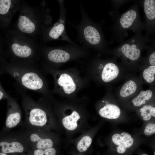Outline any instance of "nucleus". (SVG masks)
Segmentation results:
<instances>
[{
    "mask_svg": "<svg viewBox=\"0 0 155 155\" xmlns=\"http://www.w3.org/2000/svg\"><path fill=\"white\" fill-rule=\"evenodd\" d=\"M119 108L115 105L107 104L101 108L99 111L102 117L110 119H115L119 118L120 115Z\"/></svg>",
    "mask_w": 155,
    "mask_h": 155,
    "instance_id": "obj_11",
    "label": "nucleus"
},
{
    "mask_svg": "<svg viewBox=\"0 0 155 155\" xmlns=\"http://www.w3.org/2000/svg\"><path fill=\"white\" fill-rule=\"evenodd\" d=\"M7 71L23 88L47 94L43 77L35 65L30 63H13L7 67Z\"/></svg>",
    "mask_w": 155,
    "mask_h": 155,
    "instance_id": "obj_1",
    "label": "nucleus"
},
{
    "mask_svg": "<svg viewBox=\"0 0 155 155\" xmlns=\"http://www.w3.org/2000/svg\"><path fill=\"white\" fill-rule=\"evenodd\" d=\"M119 73V69L115 64L109 63L104 66L102 74V79L104 82H109L116 78Z\"/></svg>",
    "mask_w": 155,
    "mask_h": 155,
    "instance_id": "obj_10",
    "label": "nucleus"
},
{
    "mask_svg": "<svg viewBox=\"0 0 155 155\" xmlns=\"http://www.w3.org/2000/svg\"><path fill=\"white\" fill-rule=\"evenodd\" d=\"M149 61L150 64L152 66L155 65V52H154L150 55L149 58Z\"/></svg>",
    "mask_w": 155,
    "mask_h": 155,
    "instance_id": "obj_24",
    "label": "nucleus"
},
{
    "mask_svg": "<svg viewBox=\"0 0 155 155\" xmlns=\"http://www.w3.org/2000/svg\"><path fill=\"white\" fill-rule=\"evenodd\" d=\"M18 26L21 31L25 33H32L35 29L34 23L25 16H21L19 17Z\"/></svg>",
    "mask_w": 155,
    "mask_h": 155,
    "instance_id": "obj_12",
    "label": "nucleus"
},
{
    "mask_svg": "<svg viewBox=\"0 0 155 155\" xmlns=\"http://www.w3.org/2000/svg\"><path fill=\"white\" fill-rule=\"evenodd\" d=\"M11 5L10 0H0V14H5L9 10Z\"/></svg>",
    "mask_w": 155,
    "mask_h": 155,
    "instance_id": "obj_22",
    "label": "nucleus"
},
{
    "mask_svg": "<svg viewBox=\"0 0 155 155\" xmlns=\"http://www.w3.org/2000/svg\"><path fill=\"white\" fill-rule=\"evenodd\" d=\"M152 95V92L151 90L142 91L132 101L135 106H140L145 104L146 100L150 99Z\"/></svg>",
    "mask_w": 155,
    "mask_h": 155,
    "instance_id": "obj_16",
    "label": "nucleus"
},
{
    "mask_svg": "<svg viewBox=\"0 0 155 155\" xmlns=\"http://www.w3.org/2000/svg\"><path fill=\"white\" fill-rule=\"evenodd\" d=\"M5 138L0 141L1 152L8 154H26L30 145L24 131H7Z\"/></svg>",
    "mask_w": 155,
    "mask_h": 155,
    "instance_id": "obj_2",
    "label": "nucleus"
},
{
    "mask_svg": "<svg viewBox=\"0 0 155 155\" xmlns=\"http://www.w3.org/2000/svg\"><path fill=\"white\" fill-rule=\"evenodd\" d=\"M112 140L115 144L118 146L116 150L119 154L125 153L127 149L132 145L134 142L131 135L125 132L120 135L119 133L114 134L112 137Z\"/></svg>",
    "mask_w": 155,
    "mask_h": 155,
    "instance_id": "obj_7",
    "label": "nucleus"
},
{
    "mask_svg": "<svg viewBox=\"0 0 155 155\" xmlns=\"http://www.w3.org/2000/svg\"><path fill=\"white\" fill-rule=\"evenodd\" d=\"M13 154H8L0 152V155H11Z\"/></svg>",
    "mask_w": 155,
    "mask_h": 155,
    "instance_id": "obj_26",
    "label": "nucleus"
},
{
    "mask_svg": "<svg viewBox=\"0 0 155 155\" xmlns=\"http://www.w3.org/2000/svg\"><path fill=\"white\" fill-rule=\"evenodd\" d=\"M137 88L136 84L133 81L129 80L125 83L122 87L120 94L123 97H127L134 93Z\"/></svg>",
    "mask_w": 155,
    "mask_h": 155,
    "instance_id": "obj_17",
    "label": "nucleus"
},
{
    "mask_svg": "<svg viewBox=\"0 0 155 155\" xmlns=\"http://www.w3.org/2000/svg\"><path fill=\"white\" fill-rule=\"evenodd\" d=\"M136 47V46L135 44L130 46L128 44H125L122 47V52L128 58L135 61L139 59L140 54V51Z\"/></svg>",
    "mask_w": 155,
    "mask_h": 155,
    "instance_id": "obj_13",
    "label": "nucleus"
},
{
    "mask_svg": "<svg viewBox=\"0 0 155 155\" xmlns=\"http://www.w3.org/2000/svg\"><path fill=\"white\" fill-rule=\"evenodd\" d=\"M142 155H148V154H142Z\"/></svg>",
    "mask_w": 155,
    "mask_h": 155,
    "instance_id": "obj_27",
    "label": "nucleus"
},
{
    "mask_svg": "<svg viewBox=\"0 0 155 155\" xmlns=\"http://www.w3.org/2000/svg\"><path fill=\"white\" fill-rule=\"evenodd\" d=\"M57 83L62 87L66 94H69L74 92L76 89V85L71 77L69 74L64 73L61 75L57 80Z\"/></svg>",
    "mask_w": 155,
    "mask_h": 155,
    "instance_id": "obj_9",
    "label": "nucleus"
},
{
    "mask_svg": "<svg viewBox=\"0 0 155 155\" xmlns=\"http://www.w3.org/2000/svg\"><path fill=\"white\" fill-rule=\"evenodd\" d=\"M5 96L9 98L10 96L5 94L4 92L1 90H0V100L4 98Z\"/></svg>",
    "mask_w": 155,
    "mask_h": 155,
    "instance_id": "obj_25",
    "label": "nucleus"
},
{
    "mask_svg": "<svg viewBox=\"0 0 155 155\" xmlns=\"http://www.w3.org/2000/svg\"><path fill=\"white\" fill-rule=\"evenodd\" d=\"M46 57L48 61L54 64L65 63L74 58L85 55V49L77 44L68 43L63 46L49 49L46 51Z\"/></svg>",
    "mask_w": 155,
    "mask_h": 155,
    "instance_id": "obj_3",
    "label": "nucleus"
},
{
    "mask_svg": "<svg viewBox=\"0 0 155 155\" xmlns=\"http://www.w3.org/2000/svg\"><path fill=\"white\" fill-rule=\"evenodd\" d=\"M145 13L147 18L150 20L155 18V1L145 0L144 4Z\"/></svg>",
    "mask_w": 155,
    "mask_h": 155,
    "instance_id": "obj_18",
    "label": "nucleus"
},
{
    "mask_svg": "<svg viewBox=\"0 0 155 155\" xmlns=\"http://www.w3.org/2000/svg\"><path fill=\"white\" fill-rule=\"evenodd\" d=\"M132 41H133V42H134V40H132Z\"/></svg>",
    "mask_w": 155,
    "mask_h": 155,
    "instance_id": "obj_28",
    "label": "nucleus"
},
{
    "mask_svg": "<svg viewBox=\"0 0 155 155\" xmlns=\"http://www.w3.org/2000/svg\"><path fill=\"white\" fill-rule=\"evenodd\" d=\"M144 134L147 135H150L155 133V124L149 123L146 126L144 131Z\"/></svg>",
    "mask_w": 155,
    "mask_h": 155,
    "instance_id": "obj_23",
    "label": "nucleus"
},
{
    "mask_svg": "<svg viewBox=\"0 0 155 155\" xmlns=\"http://www.w3.org/2000/svg\"><path fill=\"white\" fill-rule=\"evenodd\" d=\"M8 99V111L5 122L7 131L21 123L22 115L21 108L16 99L10 96Z\"/></svg>",
    "mask_w": 155,
    "mask_h": 155,
    "instance_id": "obj_6",
    "label": "nucleus"
},
{
    "mask_svg": "<svg viewBox=\"0 0 155 155\" xmlns=\"http://www.w3.org/2000/svg\"><path fill=\"white\" fill-rule=\"evenodd\" d=\"M141 115L145 121L150 120L152 116L155 117V108L151 105H146L140 109Z\"/></svg>",
    "mask_w": 155,
    "mask_h": 155,
    "instance_id": "obj_19",
    "label": "nucleus"
},
{
    "mask_svg": "<svg viewBox=\"0 0 155 155\" xmlns=\"http://www.w3.org/2000/svg\"><path fill=\"white\" fill-rule=\"evenodd\" d=\"M92 141V139L90 136H84L77 144V148L78 150L80 152L86 151L91 145Z\"/></svg>",
    "mask_w": 155,
    "mask_h": 155,
    "instance_id": "obj_20",
    "label": "nucleus"
},
{
    "mask_svg": "<svg viewBox=\"0 0 155 155\" xmlns=\"http://www.w3.org/2000/svg\"><path fill=\"white\" fill-rule=\"evenodd\" d=\"M80 118V116L78 112L74 111L70 115L63 118L62 120L63 125L68 130H74L77 127V121Z\"/></svg>",
    "mask_w": 155,
    "mask_h": 155,
    "instance_id": "obj_14",
    "label": "nucleus"
},
{
    "mask_svg": "<svg viewBox=\"0 0 155 155\" xmlns=\"http://www.w3.org/2000/svg\"><path fill=\"white\" fill-rule=\"evenodd\" d=\"M29 141L30 150H44L53 148L54 143L50 138L44 136L41 129L22 127Z\"/></svg>",
    "mask_w": 155,
    "mask_h": 155,
    "instance_id": "obj_5",
    "label": "nucleus"
},
{
    "mask_svg": "<svg viewBox=\"0 0 155 155\" xmlns=\"http://www.w3.org/2000/svg\"><path fill=\"white\" fill-rule=\"evenodd\" d=\"M155 66H151L145 69L143 72L144 78L149 83L152 82L155 79Z\"/></svg>",
    "mask_w": 155,
    "mask_h": 155,
    "instance_id": "obj_21",
    "label": "nucleus"
},
{
    "mask_svg": "<svg viewBox=\"0 0 155 155\" xmlns=\"http://www.w3.org/2000/svg\"><path fill=\"white\" fill-rule=\"evenodd\" d=\"M136 13L134 10H130L121 17L120 23L122 26L124 28H127L131 26L136 17Z\"/></svg>",
    "mask_w": 155,
    "mask_h": 155,
    "instance_id": "obj_15",
    "label": "nucleus"
},
{
    "mask_svg": "<svg viewBox=\"0 0 155 155\" xmlns=\"http://www.w3.org/2000/svg\"><path fill=\"white\" fill-rule=\"evenodd\" d=\"M11 49L12 54L20 59H30L34 55L32 49L26 45H21L17 43H14L11 45Z\"/></svg>",
    "mask_w": 155,
    "mask_h": 155,
    "instance_id": "obj_8",
    "label": "nucleus"
},
{
    "mask_svg": "<svg viewBox=\"0 0 155 155\" xmlns=\"http://www.w3.org/2000/svg\"><path fill=\"white\" fill-rule=\"evenodd\" d=\"M60 7V14L57 22L53 26L46 30V38L48 40H57L64 41L68 43L75 44L68 36L65 27L66 16L67 10L64 6V1L58 0Z\"/></svg>",
    "mask_w": 155,
    "mask_h": 155,
    "instance_id": "obj_4",
    "label": "nucleus"
}]
</instances>
